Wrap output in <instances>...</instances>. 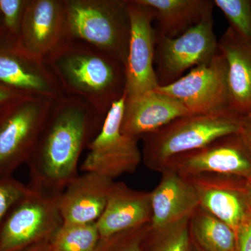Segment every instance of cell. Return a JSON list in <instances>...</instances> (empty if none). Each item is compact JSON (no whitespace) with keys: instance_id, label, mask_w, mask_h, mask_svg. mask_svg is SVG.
I'll list each match as a JSON object with an SVG mask.
<instances>
[{"instance_id":"obj_1","label":"cell","mask_w":251,"mask_h":251,"mask_svg":"<svg viewBox=\"0 0 251 251\" xmlns=\"http://www.w3.org/2000/svg\"><path fill=\"white\" fill-rule=\"evenodd\" d=\"M105 118L77 97L64 95L54 100L26 163L29 186L61 194L78 175L81 153L98 134Z\"/></svg>"},{"instance_id":"obj_2","label":"cell","mask_w":251,"mask_h":251,"mask_svg":"<svg viewBox=\"0 0 251 251\" xmlns=\"http://www.w3.org/2000/svg\"><path fill=\"white\" fill-rule=\"evenodd\" d=\"M46 62L64 95L82 99L103 116L126 93L125 63L82 41H68Z\"/></svg>"},{"instance_id":"obj_3","label":"cell","mask_w":251,"mask_h":251,"mask_svg":"<svg viewBox=\"0 0 251 251\" xmlns=\"http://www.w3.org/2000/svg\"><path fill=\"white\" fill-rule=\"evenodd\" d=\"M240 132L241 116L230 110L179 117L140 138L142 158L149 169L161 173L175 157Z\"/></svg>"},{"instance_id":"obj_4","label":"cell","mask_w":251,"mask_h":251,"mask_svg":"<svg viewBox=\"0 0 251 251\" xmlns=\"http://www.w3.org/2000/svg\"><path fill=\"white\" fill-rule=\"evenodd\" d=\"M70 40L82 41L126 64L130 38L128 0H65Z\"/></svg>"},{"instance_id":"obj_5","label":"cell","mask_w":251,"mask_h":251,"mask_svg":"<svg viewBox=\"0 0 251 251\" xmlns=\"http://www.w3.org/2000/svg\"><path fill=\"white\" fill-rule=\"evenodd\" d=\"M60 195L29 186L0 223V251H16L50 241L63 224Z\"/></svg>"},{"instance_id":"obj_6","label":"cell","mask_w":251,"mask_h":251,"mask_svg":"<svg viewBox=\"0 0 251 251\" xmlns=\"http://www.w3.org/2000/svg\"><path fill=\"white\" fill-rule=\"evenodd\" d=\"M54 101L25 97L0 108V176L26 164Z\"/></svg>"},{"instance_id":"obj_7","label":"cell","mask_w":251,"mask_h":251,"mask_svg":"<svg viewBox=\"0 0 251 251\" xmlns=\"http://www.w3.org/2000/svg\"><path fill=\"white\" fill-rule=\"evenodd\" d=\"M126 99V93L112 105L100 131L87 147L89 152L80 166L84 173H98L114 180L134 173L143 161L139 140L122 132Z\"/></svg>"},{"instance_id":"obj_8","label":"cell","mask_w":251,"mask_h":251,"mask_svg":"<svg viewBox=\"0 0 251 251\" xmlns=\"http://www.w3.org/2000/svg\"><path fill=\"white\" fill-rule=\"evenodd\" d=\"M165 169L188 178L215 176L251 181V147L241 132L226 135L199 150L175 157Z\"/></svg>"},{"instance_id":"obj_9","label":"cell","mask_w":251,"mask_h":251,"mask_svg":"<svg viewBox=\"0 0 251 251\" xmlns=\"http://www.w3.org/2000/svg\"><path fill=\"white\" fill-rule=\"evenodd\" d=\"M213 13L176 38L156 36L154 68L158 85H170L187 69L211 62L219 51Z\"/></svg>"},{"instance_id":"obj_10","label":"cell","mask_w":251,"mask_h":251,"mask_svg":"<svg viewBox=\"0 0 251 251\" xmlns=\"http://www.w3.org/2000/svg\"><path fill=\"white\" fill-rule=\"evenodd\" d=\"M156 90L179 102L190 115L232 111L226 60L219 51L211 62L193 68L187 75L170 85L158 86Z\"/></svg>"},{"instance_id":"obj_11","label":"cell","mask_w":251,"mask_h":251,"mask_svg":"<svg viewBox=\"0 0 251 251\" xmlns=\"http://www.w3.org/2000/svg\"><path fill=\"white\" fill-rule=\"evenodd\" d=\"M69 41L65 0H28L14 45L46 62Z\"/></svg>"},{"instance_id":"obj_12","label":"cell","mask_w":251,"mask_h":251,"mask_svg":"<svg viewBox=\"0 0 251 251\" xmlns=\"http://www.w3.org/2000/svg\"><path fill=\"white\" fill-rule=\"evenodd\" d=\"M130 38L126 70V95L134 97L158 87L155 72L156 34L152 15L138 0H128Z\"/></svg>"},{"instance_id":"obj_13","label":"cell","mask_w":251,"mask_h":251,"mask_svg":"<svg viewBox=\"0 0 251 251\" xmlns=\"http://www.w3.org/2000/svg\"><path fill=\"white\" fill-rule=\"evenodd\" d=\"M0 85L28 97L55 100L64 96L45 61L14 44L0 46Z\"/></svg>"},{"instance_id":"obj_14","label":"cell","mask_w":251,"mask_h":251,"mask_svg":"<svg viewBox=\"0 0 251 251\" xmlns=\"http://www.w3.org/2000/svg\"><path fill=\"white\" fill-rule=\"evenodd\" d=\"M114 183V180L92 172L75 176L59 196L63 224L97 222L105 209Z\"/></svg>"},{"instance_id":"obj_15","label":"cell","mask_w":251,"mask_h":251,"mask_svg":"<svg viewBox=\"0 0 251 251\" xmlns=\"http://www.w3.org/2000/svg\"><path fill=\"white\" fill-rule=\"evenodd\" d=\"M186 178L197 191L200 206L237 233L250 213L247 198L249 181L215 176Z\"/></svg>"},{"instance_id":"obj_16","label":"cell","mask_w":251,"mask_h":251,"mask_svg":"<svg viewBox=\"0 0 251 251\" xmlns=\"http://www.w3.org/2000/svg\"><path fill=\"white\" fill-rule=\"evenodd\" d=\"M191 115L176 101L156 90L126 99L121 129L124 134L140 140L176 119Z\"/></svg>"},{"instance_id":"obj_17","label":"cell","mask_w":251,"mask_h":251,"mask_svg":"<svg viewBox=\"0 0 251 251\" xmlns=\"http://www.w3.org/2000/svg\"><path fill=\"white\" fill-rule=\"evenodd\" d=\"M151 193L115 182L103 214L97 221L100 239L151 224Z\"/></svg>"},{"instance_id":"obj_18","label":"cell","mask_w":251,"mask_h":251,"mask_svg":"<svg viewBox=\"0 0 251 251\" xmlns=\"http://www.w3.org/2000/svg\"><path fill=\"white\" fill-rule=\"evenodd\" d=\"M161 179L151 193V228L174 224L190 217L200 206L192 183L171 169L161 172Z\"/></svg>"},{"instance_id":"obj_19","label":"cell","mask_w":251,"mask_h":251,"mask_svg":"<svg viewBox=\"0 0 251 251\" xmlns=\"http://www.w3.org/2000/svg\"><path fill=\"white\" fill-rule=\"evenodd\" d=\"M218 49L226 63L229 108L242 116L251 110V47L229 27Z\"/></svg>"},{"instance_id":"obj_20","label":"cell","mask_w":251,"mask_h":251,"mask_svg":"<svg viewBox=\"0 0 251 251\" xmlns=\"http://www.w3.org/2000/svg\"><path fill=\"white\" fill-rule=\"evenodd\" d=\"M152 15L156 36L176 38L213 13L211 0H138Z\"/></svg>"},{"instance_id":"obj_21","label":"cell","mask_w":251,"mask_h":251,"mask_svg":"<svg viewBox=\"0 0 251 251\" xmlns=\"http://www.w3.org/2000/svg\"><path fill=\"white\" fill-rule=\"evenodd\" d=\"M190 232L202 251H237L235 231L201 206L191 216Z\"/></svg>"},{"instance_id":"obj_22","label":"cell","mask_w":251,"mask_h":251,"mask_svg":"<svg viewBox=\"0 0 251 251\" xmlns=\"http://www.w3.org/2000/svg\"><path fill=\"white\" fill-rule=\"evenodd\" d=\"M100 237L97 222L62 224L50 241V251H96Z\"/></svg>"},{"instance_id":"obj_23","label":"cell","mask_w":251,"mask_h":251,"mask_svg":"<svg viewBox=\"0 0 251 251\" xmlns=\"http://www.w3.org/2000/svg\"><path fill=\"white\" fill-rule=\"evenodd\" d=\"M190 219L191 216L163 227H151L146 238L150 251H189Z\"/></svg>"},{"instance_id":"obj_24","label":"cell","mask_w":251,"mask_h":251,"mask_svg":"<svg viewBox=\"0 0 251 251\" xmlns=\"http://www.w3.org/2000/svg\"><path fill=\"white\" fill-rule=\"evenodd\" d=\"M236 35L251 47V0H214Z\"/></svg>"},{"instance_id":"obj_25","label":"cell","mask_w":251,"mask_h":251,"mask_svg":"<svg viewBox=\"0 0 251 251\" xmlns=\"http://www.w3.org/2000/svg\"><path fill=\"white\" fill-rule=\"evenodd\" d=\"M151 224L119 232L100 239L96 251H144Z\"/></svg>"},{"instance_id":"obj_26","label":"cell","mask_w":251,"mask_h":251,"mask_svg":"<svg viewBox=\"0 0 251 251\" xmlns=\"http://www.w3.org/2000/svg\"><path fill=\"white\" fill-rule=\"evenodd\" d=\"M28 0H0V16L6 44H16L21 32Z\"/></svg>"},{"instance_id":"obj_27","label":"cell","mask_w":251,"mask_h":251,"mask_svg":"<svg viewBox=\"0 0 251 251\" xmlns=\"http://www.w3.org/2000/svg\"><path fill=\"white\" fill-rule=\"evenodd\" d=\"M25 186L11 176H0V223L10 209L27 192Z\"/></svg>"},{"instance_id":"obj_28","label":"cell","mask_w":251,"mask_h":251,"mask_svg":"<svg viewBox=\"0 0 251 251\" xmlns=\"http://www.w3.org/2000/svg\"><path fill=\"white\" fill-rule=\"evenodd\" d=\"M237 251H251V213L237 232Z\"/></svg>"},{"instance_id":"obj_29","label":"cell","mask_w":251,"mask_h":251,"mask_svg":"<svg viewBox=\"0 0 251 251\" xmlns=\"http://www.w3.org/2000/svg\"><path fill=\"white\" fill-rule=\"evenodd\" d=\"M25 97L28 96L23 95L19 92L0 85V107Z\"/></svg>"},{"instance_id":"obj_30","label":"cell","mask_w":251,"mask_h":251,"mask_svg":"<svg viewBox=\"0 0 251 251\" xmlns=\"http://www.w3.org/2000/svg\"><path fill=\"white\" fill-rule=\"evenodd\" d=\"M241 133L251 147V110L241 116Z\"/></svg>"},{"instance_id":"obj_31","label":"cell","mask_w":251,"mask_h":251,"mask_svg":"<svg viewBox=\"0 0 251 251\" xmlns=\"http://www.w3.org/2000/svg\"><path fill=\"white\" fill-rule=\"evenodd\" d=\"M16 251H50V241L33 244V245L29 246V247L23 248V249Z\"/></svg>"},{"instance_id":"obj_32","label":"cell","mask_w":251,"mask_h":251,"mask_svg":"<svg viewBox=\"0 0 251 251\" xmlns=\"http://www.w3.org/2000/svg\"><path fill=\"white\" fill-rule=\"evenodd\" d=\"M247 198L249 212L251 213V181H249V182L247 183Z\"/></svg>"},{"instance_id":"obj_33","label":"cell","mask_w":251,"mask_h":251,"mask_svg":"<svg viewBox=\"0 0 251 251\" xmlns=\"http://www.w3.org/2000/svg\"><path fill=\"white\" fill-rule=\"evenodd\" d=\"M6 36L4 27H3L2 22H1V16H0V46L6 44Z\"/></svg>"},{"instance_id":"obj_34","label":"cell","mask_w":251,"mask_h":251,"mask_svg":"<svg viewBox=\"0 0 251 251\" xmlns=\"http://www.w3.org/2000/svg\"><path fill=\"white\" fill-rule=\"evenodd\" d=\"M195 251H202L201 250V249H200L199 248H198L197 247H196V250H195Z\"/></svg>"},{"instance_id":"obj_35","label":"cell","mask_w":251,"mask_h":251,"mask_svg":"<svg viewBox=\"0 0 251 251\" xmlns=\"http://www.w3.org/2000/svg\"><path fill=\"white\" fill-rule=\"evenodd\" d=\"M0 108H1V107H0Z\"/></svg>"}]
</instances>
